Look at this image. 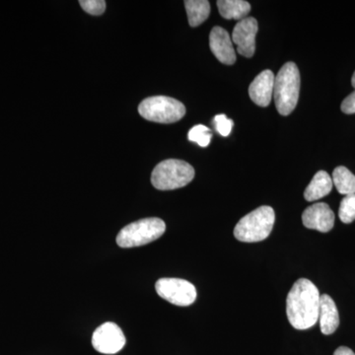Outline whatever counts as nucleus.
Segmentation results:
<instances>
[{"label": "nucleus", "mask_w": 355, "mask_h": 355, "mask_svg": "<svg viewBox=\"0 0 355 355\" xmlns=\"http://www.w3.org/2000/svg\"><path fill=\"white\" fill-rule=\"evenodd\" d=\"M320 292L309 279L293 284L286 299V315L296 330H308L319 321Z\"/></svg>", "instance_id": "f257e3e1"}, {"label": "nucleus", "mask_w": 355, "mask_h": 355, "mask_svg": "<svg viewBox=\"0 0 355 355\" xmlns=\"http://www.w3.org/2000/svg\"><path fill=\"white\" fill-rule=\"evenodd\" d=\"M300 81L297 65L291 62L284 64L275 77L273 98L282 116H288L297 106Z\"/></svg>", "instance_id": "f03ea898"}, {"label": "nucleus", "mask_w": 355, "mask_h": 355, "mask_svg": "<svg viewBox=\"0 0 355 355\" xmlns=\"http://www.w3.org/2000/svg\"><path fill=\"white\" fill-rule=\"evenodd\" d=\"M275 214L272 207L263 205L241 218L235 226L236 239L245 243L266 240L275 225Z\"/></svg>", "instance_id": "7ed1b4c3"}, {"label": "nucleus", "mask_w": 355, "mask_h": 355, "mask_svg": "<svg viewBox=\"0 0 355 355\" xmlns=\"http://www.w3.org/2000/svg\"><path fill=\"white\" fill-rule=\"evenodd\" d=\"M195 178L193 166L183 160L168 159L154 168L151 183L160 191H171L183 188Z\"/></svg>", "instance_id": "20e7f679"}, {"label": "nucleus", "mask_w": 355, "mask_h": 355, "mask_svg": "<svg viewBox=\"0 0 355 355\" xmlns=\"http://www.w3.org/2000/svg\"><path fill=\"white\" fill-rule=\"evenodd\" d=\"M165 231L166 224L162 219L157 217L140 219L121 229L116 236V244L121 248L144 246L157 240Z\"/></svg>", "instance_id": "39448f33"}, {"label": "nucleus", "mask_w": 355, "mask_h": 355, "mask_svg": "<svg viewBox=\"0 0 355 355\" xmlns=\"http://www.w3.org/2000/svg\"><path fill=\"white\" fill-rule=\"evenodd\" d=\"M139 112L142 118L159 123H172L181 120L186 114L183 103L166 96L146 98L140 103Z\"/></svg>", "instance_id": "423d86ee"}, {"label": "nucleus", "mask_w": 355, "mask_h": 355, "mask_svg": "<svg viewBox=\"0 0 355 355\" xmlns=\"http://www.w3.org/2000/svg\"><path fill=\"white\" fill-rule=\"evenodd\" d=\"M156 292L161 298L176 306H190L197 299V289L188 280L181 279H160L155 284Z\"/></svg>", "instance_id": "0eeeda50"}, {"label": "nucleus", "mask_w": 355, "mask_h": 355, "mask_svg": "<svg viewBox=\"0 0 355 355\" xmlns=\"http://www.w3.org/2000/svg\"><path fill=\"white\" fill-rule=\"evenodd\" d=\"M127 340L118 324L108 322L98 327L92 336L93 347L103 354H116L125 345Z\"/></svg>", "instance_id": "6e6552de"}, {"label": "nucleus", "mask_w": 355, "mask_h": 355, "mask_svg": "<svg viewBox=\"0 0 355 355\" xmlns=\"http://www.w3.org/2000/svg\"><path fill=\"white\" fill-rule=\"evenodd\" d=\"M258 21L247 17L238 21L232 33V42L237 46V51L243 57L251 58L256 51V36L258 33Z\"/></svg>", "instance_id": "1a4fd4ad"}, {"label": "nucleus", "mask_w": 355, "mask_h": 355, "mask_svg": "<svg viewBox=\"0 0 355 355\" xmlns=\"http://www.w3.org/2000/svg\"><path fill=\"white\" fill-rule=\"evenodd\" d=\"M302 221L306 228L327 233L334 228L335 214L327 203H314L303 212Z\"/></svg>", "instance_id": "9d476101"}, {"label": "nucleus", "mask_w": 355, "mask_h": 355, "mask_svg": "<svg viewBox=\"0 0 355 355\" xmlns=\"http://www.w3.org/2000/svg\"><path fill=\"white\" fill-rule=\"evenodd\" d=\"M209 46L212 53L221 64L232 65L236 62V53L233 42L228 32L223 28L214 27L210 32Z\"/></svg>", "instance_id": "9b49d317"}, {"label": "nucleus", "mask_w": 355, "mask_h": 355, "mask_svg": "<svg viewBox=\"0 0 355 355\" xmlns=\"http://www.w3.org/2000/svg\"><path fill=\"white\" fill-rule=\"evenodd\" d=\"M275 76L272 70L261 72L249 87L252 101L260 107H268L272 102Z\"/></svg>", "instance_id": "f8f14e48"}, {"label": "nucleus", "mask_w": 355, "mask_h": 355, "mask_svg": "<svg viewBox=\"0 0 355 355\" xmlns=\"http://www.w3.org/2000/svg\"><path fill=\"white\" fill-rule=\"evenodd\" d=\"M319 322L321 331L326 336L335 333L340 324V316L335 301L327 294L322 295L320 299Z\"/></svg>", "instance_id": "ddd939ff"}, {"label": "nucleus", "mask_w": 355, "mask_h": 355, "mask_svg": "<svg viewBox=\"0 0 355 355\" xmlns=\"http://www.w3.org/2000/svg\"><path fill=\"white\" fill-rule=\"evenodd\" d=\"M333 180L330 175L326 171H319L313 178L311 183L308 184L304 191V198L307 202H315L321 200L329 193L333 189Z\"/></svg>", "instance_id": "4468645a"}, {"label": "nucleus", "mask_w": 355, "mask_h": 355, "mask_svg": "<svg viewBox=\"0 0 355 355\" xmlns=\"http://www.w3.org/2000/svg\"><path fill=\"white\" fill-rule=\"evenodd\" d=\"M217 7L222 17L227 20L241 21L251 11L249 2L244 0H218Z\"/></svg>", "instance_id": "2eb2a0df"}, {"label": "nucleus", "mask_w": 355, "mask_h": 355, "mask_svg": "<svg viewBox=\"0 0 355 355\" xmlns=\"http://www.w3.org/2000/svg\"><path fill=\"white\" fill-rule=\"evenodd\" d=\"M184 6L191 27H198L209 18L210 4L207 0H186Z\"/></svg>", "instance_id": "dca6fc26"}, {"label": "nucleus", "mask_w": 355, "mask_h": 355, "mask_svg": "<svg viewBox=\"0 0 355 355\" xmlns=\"http://www.w3.org/2000/svg\"><path fill=\"white\" fill-rule=\"evenodd\" d=\"M333 184L342 195H355V176L347 168L340 166L334 170Z\"/></svg>", "instance_id": "f3484780"}, {"label": "nucleus", "mask_w": 355, "mask_h": 355, "mask_svg": "<svg viewBox=\"0 0 355 355\" xmlns=\"http://www.w3.org/2000/svg\"><path fill=\"white\" fill-rule=\"evenodd\" d=\"M188 139L190 141L195 142L200 147H207L211 141L212 132L210 128L205 127V125H195L189 132Z\"/></svg>", "instance_id": "a211bd4d"}, {"label": "nucleus", "mask_w": 355, "mask_h": 355, "mask_svg": "<svg viewBox=\"0 0 355 355\" xmlns=\"http://www.w3.org/2000/svg\"><path fill=\"white\" fill-rule=\"evenodd\" d=\"M338 216L345 224L355 220V195L345 196L343 198L338 209Z\"/></svg>", "instance_id": "6ab92c4d"}, {"label": "nucleus", "mask_w": 355, "mask_h": 355, "mask_svg": "<svg viewBox=\"0 0 355 355\" xmlns=\"http://www.w3.org/2000/svg\"><path fill=\"white\" fill-rule=\"evenodd\" d=\"M214 127H216V132L221 135L222 137H228L232 130L234 123L231 119L227 118L224 114H217L214 116Z\"/></svg>", "instance_id": "aec40b11"}, {"label": "nucleus", "mask_w": 355, "mask_h": 355, "mask_svg": "<svg viewBox=\"0 0 355 355\" xmlns=\"http://www.w3.org/2000/svg\"><path fill=\"white\" fill-rule=\"evenodd\" d=\"M79 4L83 10L91 15H102L106 9V2L104 0H80Z\"/></svg>", "instance_id": "412c9836"}, {"label": "nucleus", "mask_w": 355, "mask_h": 355, "mask_svg": "<svg viewBox=\"0 0 355 355\" xmlns=\"http://www.w3.org/2000/svg\"><path fill=\"white\" fill-rule=\"evenodd\" d=\"M340 108L345 114H355V91L343 100Z\"/></svg>", "instance_id": "4be33fe9"}, {"label": "nucleus", "mask_w": 355, "mask_h": 355, "mask_svg": "<svg viewBox=\"0 0 355 355\" xmlns=\"http://www.w3.org/2000/svg\"><path fill=\"white\" fill-rule=\"evenodd\" d=\"M334 355H355L354 352L352 349L347 347H340L336 350Z\"/></svg>", "instance_id": "5701e85b"}, {"label": "nucleus", "mask_w": 355, "mask_h": 355, "mask_svg": "<svg viewBox=\"0 0 355 355\" xmlns=\"http://www.w3.org/2000/svg\"><path fill=\"white\" fill-rule=\"evenodd\" d=\"M352 86H354V87L355 89V71H354V76H352Z\"/></svg>", "instance_id": "b1692460"}]
</instances>
